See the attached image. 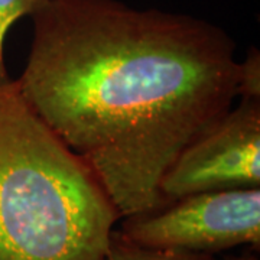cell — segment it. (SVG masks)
I'll return each mask as SVG.
<instances>
[{
	"label": "cell",
	"instance_id": "1",
	"mask_svg": "<svg viewBox=\"0 0 260 260\" xmlns=\"http://www.w3.org/2000/svg\"><path fill=\"white\" fill-rule=\"evenodd\" d=\"M19 90L97 178L120 218L165 205L160 179L232 109V37L205 19L120 0H49L30 15Z\"/></svg>",
	"mask_w": 260,
	"mask_h": 260
},
{
	"label": "cell",
	"instance_id": "2",
	"mask_svg": "<svg viewBox=\"0 0 260 260\" xmlns=\"http://www.w3.org/2000/svg\"><path fill=\"white\" fill-rule=\"evenodd\" d=\"M119 220L16 80L0 84V260H100Z\"/></svg>",
	"mask_w": 260,
	"mask_h": 260
},
{
	"label": "cell",
	"instance_id": "3",
	"mask_svg": "<svg viewBox=\"0 0 260 260\" xmlns=\"http://www.w3.org/2000/svg\"><path fill=\"white\" fill-rule=\"evenodd\" d=\"M132 243L164 250L215 254L237 246L260 250V186L198 192L123 220Z\"/></svg>",
	"mask_w": 260,
	"mask_h": 260
},
{
	"label": "cell",
	"instance_id": "4",
	"mask_svg": "<svg viewBox=\"0 0 260 260\" xmlns=\"http://www.w3.org/2000/svg\"><path fill=\"white\" fill-rule=\"evenodd\" d=\"M260 99L240 103L197 136L160 179L165 205L186 195L260 186Z\"/></svg>",
	"mask_w": 260,
	"mask_h": 260
},
{
	"label": "cell",
	"instance_id": "5",
	"mask_svg": "<svg viewBox=\"0 0 260 260\" xmlns=\"http://www.w3.org/2000/svg\"><path fill=\"white\" fill-rule=\"evenodd\" d=\"M100 260H215L213 254L181 250H164L138 246L127 240L120 232L112 233L107 250Z\"/></svg>",
	"mask_w": 260,
	"mask_h": 260
},
{
	"label": "cell",
	"instance_id": "6",
	"mask_svg": "<svg viewBox=\"0 0 260 260\" xmlns=\"http://www.w3.org/2000/svg\"><path fill=\"white\" fill-rule=\"evenodd\" d=\"M49 0H0V84L10 80L5 64V39L13 23L23 16H30Z\"/></svg>",
	"mask_w": 260,
	"mask_h": 260
},
{
	"label": "cell",
	"instance_id": "7",
	"mask_svg": "<svg viewBox=\"0 0 260 260\" xmlns=\"http://www.w3.org/2000/svg\"><path fill=\"white\" fill-rule=\"evenodd\" d=\"M237 97L260 99V54L251 48L243 62H239Z\"/></svg>",
	"mask_w": 260,
	"mask_h": 260
},
{
	"label": "cell",
	"instance_id": "8",
	"mask_svg": "<svg viewBox=\"0 0 260 260\" xmlns=\"http://www.w3.org/2000/svg\"><path fill=\"white\" fill-rule=\"evenodd\" d=\"M257 250H249L243 254H236V256H225L224 259L221 260H260L259 256H257Z\"/></svg>",
	"mask_w": 260,
	"mask_h": 260
}]
</instances>
